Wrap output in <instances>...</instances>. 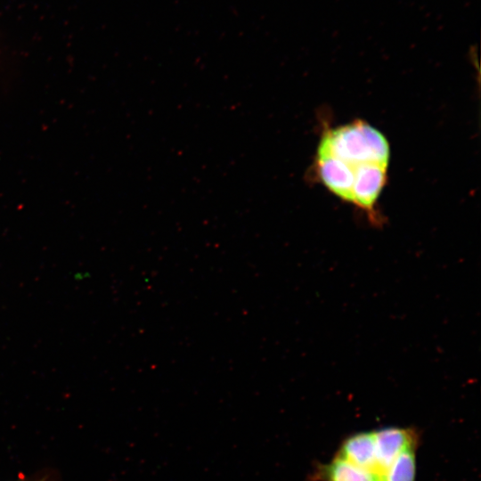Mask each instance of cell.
I'll return each instance as SVG.
<instances>
[{
    "label": "cell",
    "mask_w": 481,
    "mask_h": 481,
    "mask_svg": "<svg viewBox=\"0 0 481 481\" xmlns=\"http://www.w3.org/2000/svg\"><path fill=\"white\" fill-rule=\"evenodd\" d=\"M389 144L378 130L360 123L326 131L317 148L315 168L324 186L351 203L355 184L371 170L389 163Z\"/></svg>",
    "instance_id": "6da1fadb"
},
{
    "label": "cell",
    "mask_w": 481,
    "mask_h": 481,
    "mask_svg": "<svg viewBox=\"0 0 481 481\" xmlns=\"http://www.w3.org/2000/svg\"><path fill=\"white\" fill-rule=\"evenodd\" d=\"M372 433L381 476L401 452L418 446V432L411 428L387 427Z\"/></svg>",
    "instance_id": "7a4b0ae2"
},
{
    "label": "cell",
    "mask_w": 481,
    "mask_h": 481,
    "mask_svg": "<svg viewBox=\"0 0 481 481\" xmlns=\"http://www.w3.org/2000/svg\"><path fill=\"white\" fill-rule=\"evenodd\" d=\"M336 456L381 476L372 431L357 432L346 437L341 442Z\"/></svg>",
    "instance_id": "3957f363"
},
{
    "label": "cell",
    "mask_w": 481,
    "mask_h": 481,
    "mask_svg": "<svg viewBox=\"0 0 481 481\" xmlns=\"http://www.w3.org/2000/svg\"><path fill=\"white\" fill-rule=\"evenodd\" d=\"M312 481H382V476L360 468L336 456L329 462L316 466Z\"/></svg>",
    "instance_id": "277c9868"
},
{
    "label": "cell",
    "mask_w": 481,
    "mask_h": 481,
    "mask_svg": "<svg viewBox=\"0 0 481 481\" xmlns=\"http://www.w3.org/2000/svg\"><path fill=\"white\" fill-rule=\"evenodd\" d=\"M416 449L401 452L382 475V481H416Z\"/></svg>",
    "instance_id": "5b68a950"
}]
</instances>
